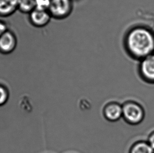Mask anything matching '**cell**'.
I'll return each instance as SVG.
<instances>
[{"instance_id": "6da1fadb", "label": "cell", "mask_w": 154, "mask_h": 153, "mask_svg": "<svg viewBox=\"0 0 154 153\" xmlns=\"http://www.w3.org/2000/svg\"><path fill=\"white\" fill-rule=\"evenodd\" d=\"M127 45L133 54L140 57L148 56L154 48V39L150 32L146 29L137 28L130 33L127 38Z\"/></svg>"}, {"instance_id": "7a4b0ae2", "label": "cell", "mask_w": 154, "mask_h": 153, "mask_svg": "<svg viewBox=\"0 0 154 153\" xmlns=\"http://www.w3.org/2000/svg\"><path fill=\"white\" fill-rule=\"evenodd\" d=\"M123 117L127 123L136 125L140 124L145 117V111L140 104L134 101L126 102L122 106Z\"/></svg>"}, {"instance_id": "3957f363", "label": "cell", "mask_w": 154, "mask_h": 153, "mask_svg": "<svg viewBox=\"0 0 154 153\" xmlns=\"http://www.w3.org/2000/svg\"><path fill=\"white\" fill-rule=\"evenodd\" d=\"M48 11L52 17L64 19L71 13L72 10L71 0H48Z\"/></svg>"}, {"instance_id": "277c9868", "label": "cell", "mask_w": 154, "mask_h": 153, "mask_svg": "<svg viewBox=\"0 0 154 153\" xmlns=\"http://www.w3.org/2000/svg\"><path fill=\"white\" fill-rule=\"evenodd\" d=\"M52 16L48 10H34L29 13V20L33 25L36 27L45 26L50 23Z\"/></svg>"}, {"instance_id": "5b68a950", "label": "cell", "mask_w": 154, "mask_h": 153, "mask_svg": "<svg viewBox=\"0 0 154 153\" xmlns=\"http://www.w3.org/2000/svg\"><path fill=\"white\" fill-rule=\"evenodd\" d=\"M17 45L16 37L10 31H6L0 36V51L9 54L15 50Z\"/></svg>"}, {"instance_id": "8992f818", "label": "cell", "mask_w": 154, "mask_h": 153, "mask_svg": "<svg viewBox=\"0 0 154 153\" xmlns=\"http://www.w3.org/2000/svg\"><path fill=\"white\" fill-rule=\"evenodd\" d=\"M142 77L149 83H154V55L147 57L141 66Z\"/></svg>"}, {"instance_id": "52a82bcc", "label": "cell", "mask_w": 154, "mask_h": 153, "mask_svg": "<svg viewBox=\"0 0 154 153\" xmlns=\"http://www.w3.org/2000/svg\"><path fill=\"white\" fill-rule=\"evenodd\" d=\"M104 114L106 119L109 121H119L123 116L122 106L115 102L108 104L104 108Z\"/></svg>"}, {"instance_id": "ba28073f", "label": "cell", "mask_w": 154, "mask_h": 153, "mask_svg": "<svg viewBox=\"0 0 154 153\" xmlns=\"http://www.w3.org/2000/svg\"><path fill=\"white\" fill-rule=\"evenodd\" d=\"M19 0H0V16L12 14L18 9Z\"/></svg>"}, {"instance_id": "9c48e42d", "label": "cell", "mask_w": 154, "mask_h": 153, "mask_svg": "<svg viewBox=\"0 0 154 153\" xmlns=\"http://www.w3.org/2000/svg\"><path fill=\"white\" fill-rule=\"evenodd\" d=\"M129 153H154V150L147 141H139L132 145Z\"/></svg>"}, {"instance_id": "30bf717a", "label": "cell", "mask_w": 154, "mask_h": 153, "mask_svg": "<svg viewBox=\"0 0 154 153\" xmlns=\"http://www.w3.org/2000/svg\"><path fill=\"white\" fill-rule=\"evenodd\" d=\"M35 8V0H19L18 9L22 12L29 14Z\"/></svg>"}, {"instance_id": "8fae6325", "label": "cell", "mask_w": 154, "mask_h": 153, "mask_svg": "<svg viewBox=\"0 0 154 153\" xmlns=\"http://www.w3.org/2000/svg\"><path fill=\"white\" fill-rule=\"evenodd\" d=\"M9 97V93L6 87L0 85V106L6 104Z\"/></svg>"}, {"instance_id": "7c38bea8", "label": "cell", "mask_w": 154, "mask_h": 153, "mask_svg": "<svg viewBox=\"0 0 154 153\" xmlns=\"http://www.w3.org/2000/svg\"><path fill=\"white\" fill-rule=\"evenodd\" d=\"M35 8L38 10H48L49 8L48 0H35Z\"/></svg>"}, {"instance_id": "4fadbf2b", "label": "cell", "mask_w": 154, "mask_h": 153, "mask_svg": "<svg viewBox=\"0 0 154 153\" xmlns=\"http://www.w3.org/2000/svg\"><path fill=\"white\" fill-rule=\"evenodd\" d=\"M147 141L154 150V130L150 133L149 135H148Z\"/></svg>"}, {"instance_id": "5bb4252c", "label": "cell", "mask_w": 154, "mask_h": 153, "mask_svg": "<svg viewBox=\"0 0 154 153\" xmlns=\"http://www.w3.org/2000/svg\"><path fill=\"white\" fill-rule=\"evenodd\" d=\"M7 26L5 23L0 21V36L7 31Z\"/></svg>"}]
</instances>
